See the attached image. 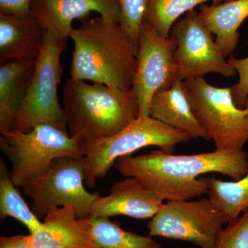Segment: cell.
Returning a JSON list of instances; mask_svg holds the SVG:
<instances>
[{
	"label": "cell",
	"instance_id": "5",
	"mask_svg": "<svg viewBox=\"0 0 248 248\" xmlns=\"http://www.w3.org/2000/svg\"><path fill=\"white\" fill-rule=\"evenodd\" d=\"M68 39L46 32L27 95L18 109L12 130L28 133L39 124H49L68 133L58 98L62 74L60 58Z\"/></svg>",
	"mask_w": 248,
	"mask_h": 248
},
{
	"label": "cell",
	"instance_id": "23",
	"mask_svg": "<svg viewBox=\"0 0 248 248\" xmlns=\"http://www.w3.org/2000/svg\"><path fill=\"white\" fill-rule=\"evenodd\" d=\"M120 5V24L139 50L140 31L148 0H117Z\"/></svg>",
	"mask_w": 248,
	"mask_h": 248
},
{
	"label": "cell",
	"instance_id": "27",
	"mask_svg": "<svg viewBox=\"0 0 248 248\" xmlns=\"http://www.w3.org/2000/svg\"><path fill=\"white\" fill-rule=\"evenodd\" d=\"M0 248H33L31 244L30 235H16L1 236Z\"/></svg>",
	"mask_w": 248,
	"mask_h": 248
},
{
	"label": "cell",
	"instance_id": "14",
	"mask_svg": "<svg viewBox=\"0 0 248 248\" xmlns=\"http://www.w3.org/2000/svg\"><path fill=\"white\" fill-rule=\"evenodd\" d=\"M29 235L33 248H93L86 218H78L71 206L50 210L40 231Z\"/></svg>",
	"mask_w": 248,
	"mask_h": 248
},
{
	"label": "cell",
	"instance_id": "7",
	"mask_svg": "<svg viewBox=\"0 0 248 248\" xmlns=\"http://www.w3.org/2000/svg\"><path fill=\"white\" fill-rule=\"evenodd\" d=\"M182 83L196 118L216 150L243 149L248 141V110L236 107L231 88L212 86L203 78Z\"/></svg>",
	"mask_w": 248,
	"mask_h": 248
},
{
	"label": "cell",
	"instance_id": "11",
	"mask_svg": "<svg viewBox=\"0 0 248 248\" xmlns=\"http://www.w3.org/2000/svg\"><path fill=\"white\" fill-rule=\"evenodd\" d=\"M139 45L138 70L132 88L138 98V117L150 116V104L155 92L170 88L177 79L174 37L160 35L143 19Z\"/></svg>",
	"mask_w": 248,
	"mask_h": 248
},
{
	"label": "cell",
	"instance_id": "1",
	"mask_svg": "<svg viewBox=\"0 0 248 248\" xmlns=\"http://www.w3.org/2000/svg\"><path fill=\"white\" fill-rule=\"evenodd\" d=\"M125 177H135L164 200H190L208 194L202 175L217 172L237 181L248 172V156L243 149L174 155L153 151L124 156L115 164Z\"/></svg>",
	"mask_w": 248,
	"mask_h": 248
},
{
	"label": "cell",
	"instance_id": "6",
	"mask_svg": "<svg viewBox=\"0 0 248 248\" xmlns=\"http://www.w3.org/2000/svg\"><path fill=\"white\" fill-rule=\"evenodd\" d=\"M0 133V148L12 164L10 174L17 187L45 174L56 158L84 156L82 147L69 133L49 124H39L28 133Z\"/></svg>",
	"mask_w": 248,
	"mask_h": 248
},
{
	"label": "cell",
	"instance_id": "19",
	"mask_svg": "<svg viewBox=\"0 0 248 248\" xmlns=\"http://www.w3.org/2000/svg\"><path fill=\"white\" fill-rule=\"evenodd\" d=\"M93 248H162L151 236L125 231L108 217L86 218Z\"/></svg>",
	"mask_w": 248,
	"mask_h": 248
},
{
	"label": "cell",
	"instance_id": "17",
	"mask_svg": "<svg viewBox=\"0 0 248 248\" xmlns=\"http://www.w3.org/2000/svg\"><path fill=\"white\" fill-rule=\"evenodd\" d=\"M204 25L216 35L215 42L225 58L232 56L239 43V27L248 17V0H232L223 4L201 5Z\"/></svg>",
	"mask_w": 248,
	"mask_h": 248
},
{
	"label": "cell",
	"instance_id": "16",
	"mask_svg": "<svg viewBox=\"0 0 248 248\" xmlns=\"http://www.w3.org/2000/svg\"><path fill=\"white\" fill-rule=\"evenodd\" d=\"M182 82L177 79L170 88L155 92L150 104L149 115L187 134L191 139L210 140L208 134L196 118Z\"/></svg>",
	"mask_w": 248,
	"mask_h": 248
},
{
	"label": "cell",
	"instance_id": "4",
	"mask_svg": "<svg viewBox=\"0 0 248 248\" xmlns=\"http://www.w3.org/2000/svg\"><path fill=\"white\" fill-rule=\"evenodd\" d=\"M191 139L187 134L151 116H139L119 133L83 145L85 157L84 181L94 188L97 179L107 175L120 158L147 146H156L160 151L173 154L179 143Z\"/></svg>",
	"mask_w": 248,
	"mask_h": 248
},
{
	"label": "cell",
	"instance_id": "21",
	"mask_svg": "<svg viewBox=\"0 0 248 248\" xmlns=\"http://www.w3.org/2000/svg\"><path fill=\"white\" fill-rule=\"evenodd\" d=\"M14 185L4 161L0 160V218L11 217L22 223L34 234L42 228L43 222L28 206L27 202Z\"/></svg>",
	"mask_w": 248,
	"mask_h": 248
},
{
	"label": "cell",
	"instance_id": "29",
	"mask_svg": "<svg viewBox=\"0 0 248 248\" xmlns=\"http://www.w3.org/2000/svg\"><path fill=\"white\" fill-rule=\"evenodd\" d=\"M223 1H232V0H223Z\"/></svg>",
	"mask_w": 248,
	"mask_h": 248
},
{
	"label": "cell",
	"instance_id": "26",
	"mask_svg": "<svg viewBox=\"0 0 248 248\" xmlns=\"http://www.w3.org/2000/svg\"><path fill=\"white\" fill-rule=\"evenodd\" d=\"M31 1L32 0H0V14L29 16Z\"/></svg>",
	"mask_w": 248,
	"mask_h": 248
},
{
	"label": "cell",
	"instance_id": "22",
	"mask_svg": "<svg viewBox=\"0 0 248 248\" xmlns=\"http://www.w3.org/2000/svg\"><path fill=\"white\" fill-rule=\"evenodd\" d=\"M208 1L215 4L222 0H148L144 19L163 37H169L179 18Z\"/></svg>",
	"mask_w": 248,
	"mask_h": 248
},
{
	"label": "cell",
	"instance_id": "2",
	"mask_svg": "<svg viewBox=\"0 0 248 248\" xmlns=\"http://www.w3.org/2000/svg\"><path fill=\"white\" fill-rule=\"evenodd\" d=\"M69 37L74 42L71 78L132 89L138 70V50L119 23L92 18L72 29Z\"/></svg>",
	"mask_w": 248,
	"mask_h": 248
},
{
	"label": "cell",
	"instance_id": "20",
	"mask_svg": "<svg viewBox=\"0 0 248 248\" xmlns=\"http://www.w3.org/2000/svg\"><path fill=\"white\" fill-rule=\"evenodd\" d=\"M208 185V198L229 221L248 210V172L237 181L225 182L216 177H203Z\"/></svg>",
	"mask_w": 248,
	"mask_h": 248
},
{
	"label": "cell",
	"instance_id": "15",
	"mask_svg": "<svg viewBox=\"0 0 248 248\" xmlns=\"http://www.w3.org/2000/svg\"><path fill=\"white\" fill-rule=\"evenodd\" d=\"M45 29L29 16L0 14V62L36 60Z\"/></svg>",
	"mask_w": 248,
	"mask_h": 248
},
{
	"label": "cell",
	"instance_id": "12",
	"mask_svg": "<svg viewBox=\"0 0 248 248\" xmlns=\"http://www.w3.org/2000/svg\"><path fill=\"white\" fill-rule=\"evenodd\" d=\"M93 11L120 24L121 9L117 0H32L30 8L31 16L36 22L61 38H69L73 20H87Z\"/></svg>",
	"mask_w": 248,
	"mask_h": 248
},
{
	"label": "cell",
	"instance_id": "8",
	"mask_svg": "<svg viewBox=\"0 0 248 248\" xmlns=\"http://www.w3.org/2000/svg\"><path fill=\"white\" fill-rule=\"evenodd\" d=\"M85 166L84 156H60L45 174L22 186L32 200L31 210L36 216L45 218L53 208L64 206L74 209L78 218L91 216V205L100 195L85 188Z\"/></svg>",
	"mask_w": 248,
	"mask_h": 248
},
{
	"label": "cell",
	"instance_id": "3",
	"mask_svg": "<svg viewBox=\"0 0 248 248\" xmlns=\"http://www.w3.org/2000/svg\"><path fill=\"white\" fill-rule=\"evenodd\" d=\"M68 133L80 146L119 133L139 115L133 89L86 84L70 78L62 91Z\"/></svg>",
	"mask_w": 248,
	"mask_h": 248
},
{
	"label": "cell",
	"instance_id": "9",
	"mask_svg": "<svg viewBox=\"0 0 248 248\" xmlns=\"http://www.w3.org/2000/svg\"><path fill=\"white\" fill-rule=\"evenodd\" d=\"M229 220L210 199L169 201L147 224L149 236L180 240L201 248H215Z\"/></svg>",
	"mask_w": 248,
	"mask_h": 248
},
{
	"label": "cell",
	"instance_id": "25",
	"mask_svg": "<svg viewBox=\"0 0 248 248\" xmlns=\"http://www.w3.org/2000/svg\"><path fill=\"white\" fill-rule=\"evenodd\" d=\"M228 61L239 77V81L231 87L233 99L236 107L244 109L248 97V57L238 59L232 55Z\"/></svg>",
	"mask_w": 248,
	"mask_h": 248
},
{
	"label": "cell",
	"instance_id": "13",
	"mask_svg": "<svg viewBox=\"0 0 248 248\" xmlns=\"http://www.w3.org/2000/svg\"><path fill=\"white\" fill-rule=\"evenodd\" d=\"M164 205V200L135 177H126L112 186L110 193L91 205V216H125L138 219L153 218Z\"/></svg>",
	"mask_w": 248,
	"mask_h": 248
},
{
	"label": "cell",
	"instance_id": "10",
	"mask_svg": "<svg viewBox=\"0 0 248 248\" xmlns=\"http://www.w3.org/2000/svg\"><path fill=\"white\" fill-rule=\"evenodd\" d=\"M212 34L195 9L184 15L173 25L170 35L177 42L174 62L177 79L203 78L208 73L226 78L237 75L213 40Z\"/></svg>",
	"mask_w": 248,
	"mask_h": 248
},
{
	"label": "cell",
	"instance_id": "24",
	"mask_svg": "<svg viewBox=\"0 0 248 248\" xmlns=\"http://www.w3.org/2000/svg\"><path fill=\"white\" fill-rule=\"evenodd\" d=\"M215 248H248V210L228 222L220 233Z\"/></svg>",
	"mask_w": 248,
	"mask_h": 248
},
{
	"label": "cell",
	"instance_id": "28",
	"mask_svg": "<svg viewBox=\"0 0 248 248\" xmlns=\"http://www.w3.org/2000/svg\"><path fill=\"white\" fill-rule=\"evenodd\" d=\"M244 108L247 109L248 110V97L247 100H246V104H245Z\"/></svg>",
	"mask_w": 248,
	"mask_h": 248
},
{
	"label": "cell",
	"instance_id": "18",
	"mask_svg": "<svg viewBox=\"0 0 248 248\" xmlns=\"http://www.w3.org/2000/svg\"><path fill=\"white\" fill-rule=\"evenodd\" d=\"M36 60L12 61L0 67V133L12 130L18 109L27 95Z\"/></svg>",
	"mask_w": 248,
	"mask_h": 248
}]
</instances>
